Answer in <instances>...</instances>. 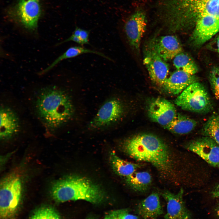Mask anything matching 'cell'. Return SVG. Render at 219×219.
<instances>
[{"label":"cell","mask_w":219,"mask_h":219,"mask_svg":"<svg viewBox=\"0 0 219 219\" xmlns=\"http://www.w3.org/2000/svg\"><path fill=\"white\" fill-rule=\"evenodd\" d=\"M30 219H61L58 213L54 208L43 207L36 210Z\"/></svg>","instance_id":"484cf974"},{"label":"cell","mask_w":219,"mask_h":219,"mask_svg":"<svg viewBox=\"0 0 219 219\" xmlns=\"http://www.w3.org/2000/svg\"><path fill=\"white\" fill-rule=\"evenodd\" d=\"M196 80L194 75L177 70L166 79L162 86L169 93L178 95Z\"/></svg>","instance_id":"2e32d148"},{"label":"cell","mask_w":219,"mask_h":219,"mask_svg":"<svg viewBox=\"0 0 219 219\" xmlns=\"http://www.w3.org/2000/svg\"><path fill=\"white\" fill-rule=\"evenodd\" d=\"M90 53L96 54L108 60H112L110 58L101 52L89 49L82 46H75L68 48L48 67L43 70L41 73H44L48 71L64 59L75 57L82 54Z\"/></svg>","instance_id":"44dd1931"},{"label":"cell","mask_w":219,"mask_h":219,"mask_svg":"<svg viewBox=\"0 0 219 219\" xmlns=\"http://www.w3.org/2000/svg\"><path fill=\"white\" fill-rule=\"evenodd\" d=\"M143 60L151 79L158 85H163L167 78L169 66L154 51L148 48Z\"/></svg>","instance_id":"8fae6325"},{"label":"cell","mask_w":219,"mask_h":219,"mask_svg":"<svg viewBox=\"0 0 219 219\" xmlns=\"http://www.w3.org/2000/svg\"><path fill=\"white\" fill-rule=\"evenodd\" d=\"M1 219H12L16 214L20 202L22 186L19 177L14 174L4 178L0 183Z\"/></svg>","instance_id":"5b68a950"},{"label":"cell","mask_w":219,"mask_h":219,"mask_svg":"<svg viewBox=\"0 0 219 219\" xmlns=\"http://www.w3.org/2000/svg\"><path fill=\"white\" fill-rule=\"evenodd\" d=\"M156 12L169 31L176 32L204 18L219 19V0H161Z\"/></svg>","instance_id":"6da1fadb"},{"label":"cell","mask_w":219,"mask_h":219,"mask_svg":"<svg viewBox=\"0 0 219 219\" xmlns=\"http://www.w3.org/2000/svg\"><path fill=\"white\" fill-rule=\"evenodd\" d=\"M209 78L213 92L219 101V67H215L212 70Z\"/></svg>","instance_id":"4316f807"},{"label":"cell","mask_w":219,"mask_h":219,"mask_svg":"<svg viewBox=\"0 0 219 219\" xmlns=\"http://www.w3.org/2000/svg\"><path fill=\"white\" fill-rule=\"evenodd\" d=\"M123 146L125 151L134 159L149 162L165 173L170 171L169 151L158 137L151 134H138L126 140Z\"/></svg>","instance_id":"3957f363"},{"label":"cell","mask_w":219,"mask_h":219,"mask_svg":"<svg viewBox=\"0 0 219 219\" xmlns=\"http://www.w3.org/2000/svg\"><path fill=\"white\" fill-rule=\"evenodd\" d=\"M137 212L143 219H156L163 212L158 194L153 193L142 201Z\"/></svg>","instance_id":"ac0fdd59"},{"label":"cell","mask_w":219,"mask_h":219,"mask_svg":"<svg viewBox=\"0 0 219 219\" xmlns=\"http://www.w3.org/2000/svg\"><path fill=\"white\" fill-rule=\"evenodd\" d=\"M89 33L88 30L76 26L71 35L59 44L70 41L75 42L82 46L89 44Z\"/></svg>","instance_id":"d4e9b609"},{"label":"cell","mask_w":219,"mask_h":219,"mask_svg":"<svg viewBox=\"0 0 219 219\" xmlns=\"http://www.w3.org/2000/svg\"><path fill=\"white\" fill-rule=\"evenodd\" d=\"M183 193L182 189L176 194L168 191L162 193V196L167 203V212L164 216L165 219H190V214L183 201Z\"/></svg>","instance_id":"5bb4252c"},{"label":"cell","mask_w":219,"mask_h":219,"mask_svg":"<svg viewBox=\"0 0 219 219\" xmlns=\"http://www.w3.org/2000/svg\"><path fill=\"white\" fill-rule=\"evenodd\" d=\"M115 211L119 219H140L137 216L129 213L127 209H119Z\"/></svg>","instance_id":"83f0119b"},{"label":"cell","mask_w":219,"mask_h":219,"mask_svg":"<svg viewBox=\"0 0 219 219\" xmlns=\"http://www.w3.org/2000/svg\"><path fill=\"white\" fill-rule=\"evenodd\" d=\"M41 13L40 0H19L16 8V17L25 28L34 31L37 29Z\"/></svg>","instance_id":"ba28073f"},{"label":"cell","mask_w":219,"mask_h":219,"mask_svg":"<svg viewBox=\"0 0 219 219\" xmlns=\"http://www.w3.org/2000/svg\"><path fill=\"white\" fill-rule=\"evenodd\" d=\"M86 219H95L93 218L92 217H88V218H86Z\"/></svg>","instance_id":"d6a6232c"},{"label":"cell","mask_w":219,"mask_h":219,"mask_svg":"<svg viewBox=\"0 0 219 219\" xmlns=\"http://www.w3.org/2000/svg\"><path fill=\"white\" fill-rule=\"evenodd\" d=\"M127 183L134 190L144 192L148 188L151 182V175L146 172H135L125 178Z\"/></svg>","instance_id":"7402d4cb"},{"label":"cell","mask_w":219,"mask_h":219,"mask_svg":"<svg viewBox=\"0 0 219 219\" xmlns=\"http://www.w3.org/2000/svg\"><path fill=\"white\" fill-rule=\"evenodd\" d=\"M196 124L195 120L177 113L170 123L164 128L174 133L183 134L191 132Z\"/></svg>","instance_id":"d6986e66"},{"label":"cell","mask_w":219,"mask_h":219,"mask_svg":"<svg viewBox=\"0 0 219 219\" xmlns=\"http://www.w3.org/2000/svg\"><path fill=\"white\" fill-rule=\"evenodd\" d=\"M124 109L123 103L113 96L106 100L101 105L89 123L88 129L100 130L109 128L117 123L122 117Z\"/></svg>","instance_id":"52a82bcc"},{"label":"cell","mask_w":219,"mask_h":219,"mask_svg":"<svg viewBox=\"0 0 219 219\" xmlns=\"http://www.w3.org/2000/svg\"><path fill=\"white\" fill-rule=\"evenodd\" d=\"M217 215H218V216L219 217V205L217 208Z\"/></svg>","instance_id":"1f68e13d"},{"label":"cell","mask_w":219,"mask_h":219,"mask_svg":"<svg viewBox=\"0 0 219 219\" xmlns=\"http://www.w3.org/2000/svg\"><path fill=\"white\" fill-rule=\"evenodd\" d=\"M175 103L182 109L197 113H207L213 107L206 89L203 85L197 82L183 91L176 99Z\"/></svg>","instance_id":"8992f818"},{"label":"cell","mask_w":219,"mask_h":219,"mask_svg":"<svg viewBox=\"0 0 219 219\" xmlns=\"http://www.w3.org/2000/svg\"><path fill=\"white\" fill-rule=\"evenodd\" d=\"M149 48L154 51L164 61L173 59L182 52V47L177 37L166 35L151 41Z\"/></svg>","instance_id":"4fadbf2b"},{"label":"cell","mask_w":219,"mask_h":219,"mask_svg":"<svg viewBox=\"0 0 219 219\" xmlns=\"http://www.w3.org/2000/svg\"><path fill=\"white\" fill-rule=\"evenodd\" d=\"M111 165L114 171L119 175L125 179L140 167L138 164L125 161L118 156L114 152L110 155Z\"/></svg>","instance_id":"ffe728a7"},{"label":"cell","mask_w":219,"mask_h":219,"mask_svg":"<svg viewBox=\"0 0 219 219\" xmlns=\"http://www.w3.org/2000/svg\"><path fill=\"white\" fill-rule=\"evenodd\" d=\"M186 148L211 165L219 167V145L211 138L205 136L193 140Z\"/></svg>","instance_id":"30bf717a"},{"label":"cell","mask_w":219,"mask_h":219,"mask_svg":"<svg viewBox=\"0 0 219 219\" xmlns=\"http://www.w3.org/2000/svg\"><path fill=\"white\" fill-rule=\"evenodd\" d=\"M202 134L214 140L219 145V113L212 115L204 124Z\"/></svg>","instance_id":"603a6c76"},{"label":"cell","mask_w":219,"mask_h":219,"mask_svg":"<svg viewBox=\"0 0 219 219\" xmlns=\"http://www.w3.org/2000/svg\"><path fill=\"white\" fill-rule=\"evenodd\" d=\"M173 64L177 70L192 75H194L197 71V67L192 59L187 54L182 52L173 59Z\"/></svg>","instance_id":"cb8c5ba5"},{"label":"cell","mask_w":219,"mask_h":219,"mask_svg":"<svg viewBox=\"0 0 219 219\" xmlns=\"http://www.w3.org/2000/svg\"><path fill=\"white\" fill-rule=\"evenodd\" d=\"M105 218L106 219H119L115 210L110 212L105 216Z\"/></svg>","instance_id":"f1b7e54d"},{"label":"cell","mask_w":219,"mask_h":219,"mask_svg":"<svg viewBox=\"0 0 219 219\" xmlns=\"http://www.w3.org/2000/svg\"><path fill=\"white\" fill-rule=\"evenodd\" d=\"M177 113L173 104L162 98H158L152 101L148 109L149 117L164 127L170 123Z\"/></svg>","instance_id":"7c38bea8"},{"label":"cell","mask_w":219,"mask_h":219,"mask_svg":"<svg viewBox=\"0 0 219 219\" xmlns=\"http://www.w3.org/2000/svg\"><path fill=\"white\" fill-rule=\"evenodd\" d=\"M51 195L56 201L84 200L93 204L102 202L104 192L98 185L82 177L68 176L56 181L51 186Z\"/></svg>","instance_id":"277c9868"},{"label":"cell","mask_w":219,"mask_h":219,"mask_svg":"<svg viewBox=\"0 0 219 219\" xmlns=\"http://www.w3.org/2000/svg\"><path fill=\"white\" fill-rule=\"evenodd\" d=\"M215 44L216 50L219 53V36L216 39Z\"/></svg>","instance_id":"4dcf8cb0"},{"label":"cell","mask_w":219,"mask_h":219,"mask_svg":"<svg viewBox=\"0 0 219 219\" xmlns=\"http://www.w3.org/2000/svg\"><path fill=\"white\" fill-rule=\"evenodd\" d=\"M212 194L213 197L219 198V185L214 188L212 191Z\"/></svg>","instance_id":"f546056e"},{"label":"cell","mask_w":219,"mask_h":219,"mask_svg":"<svg viewBox=\"0 0 219 219\" xmlns=\"http://www.w3.org/2000/svg\"><path fill=\"white\" fill-rule=\"evenodd\" d=\"M193 39L197 44H202L219 31V19L207 17L200 19L194 25Z\"/></svg>","instance_id":"9a60e30c"},{"label":"cell","mask_w":219,"mask_h":219,"mask_svg":"<svg viewBox=\"0 0 219 219\" xmlns=\"http://www.w3.org/2000/svg\"><path fill=\"white\" fill-rule=\"evenodd\" d=\"M37 113L44 123L51 128H58L71 120L75 109L70 96L55 86L44 88L36 102Z\"/></svg>","instance_id":"7a4b0ae2"},{"label":"cell","mask_w":219,"mask_h":219,"mask_svg":"<svg viewBox=\"0 0 219 219\" xmlns=\"http://www.w3.org/2000/svg\"><path fill=\"white\" fill-rule=\"evenodd\" d=\"M147 25L145 13L138 10L132 14L124 25V30L129 45L134 49L139 50L141 42Z\"/></svg>","instance_id":"9c48e42d"},{"label":"cell","mask_w":219,"mask_h":219,"mask_svg":"<svg viewBox=\"0 0 219 219\" xmlns=\"http://www.w3.org/2000/svg\"><path fill=\"white\" fill-rule=\"evenodd\" d=\"M104 219H106L104 217Z\"/></svg>","instance_id":"836d02e7"},{"label":"cell","mask_w":219,"mask_h":219,"mask_svg":"<svg viewBox=\"0 0 219 219\" xmlns=\"http://www.w3.org/2000/svg\"><path fill=\"white\" fill-rule=\"evenodd\" d=\"M0 137L1 139H9L16 134L19 129V120L11 108L5 106L0 109Z\"/></svg>","instance_id":"e0dca14e"}]
</instances>
